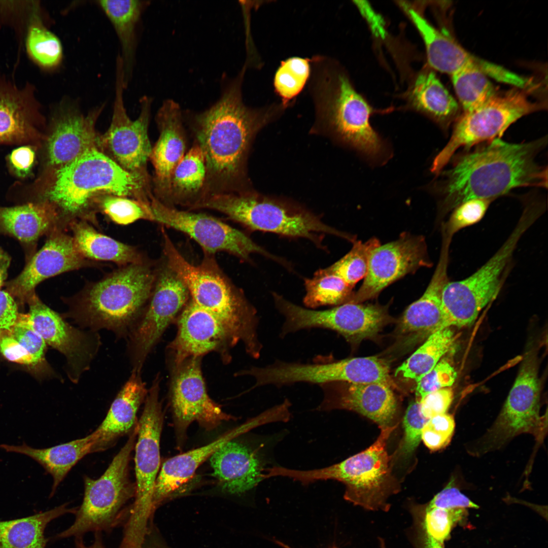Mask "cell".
<instances>
[{
	"instance_id": "1",
	"label": "cell",
	"mask_w": 548,
	"mask_h": 548,
	"mask_svg": "<svg viewBox=\"0 0 548 548\" xmlns=\"http://www.w3.org/2000/svg\"><path fill=\"white\" fill-rule=\"evenodd\" d=\"M546 144V137L521 144L498 138L460 156L451 168L439 174L436 187L442 196V212L471 199L492 200L518 187L546 188L547 167L535 158Z\"/></svg>"
},
{
	"instance_id": "2",
	"label": "cell",
	"mask_w": 548,
	"mask_h": 548,
	"mask_svg": "<svg viewBox=\"0 0 548 548\" xmlns=\"http://www.w3.org/2000/svg\"><path fill=\"white\" fill-rule=\"evenodd\" d=\"M29 201H46L56 210L66 229L75 220L94 223L89 210L102 195L130 197L150 205L152 193L147 173L128 172L98 148H94L57 169H44L25 187Z\"/></svg>"
},
{
	"instance_id": "3",
	"label": "cell",
	"mask_w": 548,
	"mask_h": 548,
	"mask_svg": "<svg viewBox=\"0 0 548 548\" xmlns=\"http://www.w3.org/2000/svg\"><path fill=\"white\" fill-rule=\"evenodd\" d=\"M244 73L243 70L223 87L212 106L192 117L195 143L203 153L207 167L203 198L213 193L239 192L252 139L267 118L244 104L241 90Z\"/></svg>"
},
{
	"instance_id": "4",
	"label": "cell",
	"mask_w": 548,
	"mask_h": 548,
	"mask_svg": "<svg viewBox=\"0 0 548 548\" xmlns=\"http://www.w3.org/2000/svg\"><path fill=\"white\" fill-rule=\"evenodd\" d=\"M163 253L167 265L186 286L190 300L224 322L254 359L261 355L259 319L254 306L220 268L214 255L204 253L199 264H193L181 254L163 227Z\"/></svg>"
},
{
	"instance_id": "5",
	"label": "cell",
	"mask_w": 548,
	"mask_h": 548,
	"mask_svg": "<svg viewBox=\"0 0 548 548\" xmlns=\"http://www.w3.org/2000/svg\"><path fill=\"white\" fill-rule=\"evenodd\" d=\"M155 275L146 261L120 266L66 299L65 316L91 330L127 336L150 297Z\"/></svg>"
},
{
	"instance_id": "6",
	"label": "cell",
	"mask_w": 548,
	"mask_h": 548,
	"mask_svg": "<svg viewBox=\"0 0 548 548\" xmlns=\"http://www.w3.org/2000/svg\"><path fill=\"white\" fill-rule=\"evenodd\" d=\"M397 425L380 426L381 432L374 443L339 463L307 470L273 466L271 475L288 477L303 485L336 480L345 485L346 500L368 510L387 511L390 508L389 498L398 491L386 449L388 438Z\"/></svg>"
},
{
	"instance_id": "7",
	"label": "cell",
	"mask_w": 548,
	"mask_h": 548,
	"mask_svg": "<svg viewBox=\"0 0 548 548\" xmlns=\"http://www.w3.org/2000/svg\"><path fill=\"white\" fill-rule=\"evenodd\" d=\"M201 209L220 212L251 230L305 238L320 247L326 234L351 242L354 238L326 224L304 208L243 192L209 194L196 203L191 210Z\"/></svg>"
},
{
	"instance_id": "8",
	"label": "cell",
	"mask_w": 548,
	"mask_h": 548,
	"mask_svg": "<svg viewBox=\"0 0 548 548\" xmlns=\"http://www.w3.org/2000/svg\"><path fill=\"white\" fill-rule=\"evenodd\" d=\"M137 426L104 473L94 480L84 476V495L74 523L55 539L83 537L90 532H110L125 524L130 510L127 504L134 498L136 486L130 478L129 462L134 449Z\"/></svg>"
},
{
	"instance_id": "9",
	"label": "cell",
	"mask_w": 548,
	"mask_h": 548,
	"mask_svg": "<svg viewBox=\"0 0 548 548\" xmlns=\"http://www.w3.org/2000/svg\"><path fill=\"white\" fill-rule=\"evenodd\" d=\"M542 211L535 204L527 206L507 239L487 262L466 279L446 284L441 300L451 326L472 325L481 311L495 298L520 239Z\"/></svg>"
},
{
	"instance_id": "10",
	"label": "cell",
	"mask_w": 548,
	"mask_h": 548,
	"mask_svg": "<svg viewBox=\"0 0 548 548\" xmlns=\"http://www.w3.org/2000/svg\"><path fill=\"white\" fill-rule=\"evenodd\" d=\"M159 384L157 378L148 392L137 424V441L134 446L136 491L123 534V539L131 543L140 542L144 538L155 510L153 498L159 471L160 440L163 422L159 400Z\"/></svg>"
},
{
	"instance_id": "11",
	"label": "cell",
	"mask_w": 548,
	"mask_h": 548,
	"mask_svg": "<svg viewBox=\"0 0 548 548\" xmlns=\"http://www.w3.org/2000/svg\"><path fill=\"white\" fill-rule=\"evenodd\" d=\"M528 89L514 87L502 93L497 92L481 106L463 113L456 121L448 144L435 157L431 172L438 175L458 149L500 138L517 120L543 109V103L529 99Z\"/></svg>"
},
{
	"instance_id": "12",
	"label": "cell",
	"mask_w": 548,
	"mask_h": 548,
	"mask_svg": "<svg viewBox=\"0 0 548 548\" xmlns=\"http://www.w3.org/2000/svg\"><path fill=\"white\" fill-rule=\"evenodd\" d=\"M319 93L325 117L338 138L369 159L385 158V144L370 124L373 109L345 73L328 78Z\"/></svg>"
},
{
	"instance_id": "13",
	"label": "cell",
	"mask_w": 548,
	"mask_h": 548,
	"mask_svg": "<svg viewBox=\"0 0 548 548\" xmlns=\"http://www.w3.org/2000/svg\"><path fill=\"white\" fill-rule=\"evenodd\" d=\"M277 310L284 317L281 337L298 331L321 328L334 331L351 344L375 336L390 321L386 306L346 302L324 310L302 307L272 293Z\"/></svg>"
},
{
	"instance_id": "14",
	"label": "cell",
	"mask_w": 548,
	"mask_h": 548,
	"mask_svg": "<svg viewBox=\"0 0 548 548\" xmlns=\"http://www.w3.org/2000/svg\"><path fill=\"white\" fill-rule=\"evenodd\" d=\"M540 385L535 355H525L502 410L495 422L480 440L487 452L499 449L518 435L529 433L542 439L546 430V418L541 417Z\"/></svg>"
},
{
	"instance_id": "15",
	"label": "cell",
	"mask_w": 548,
	"mask_h": 548,
	"mask_svg": "<svg viewBox=\"0 0 548 548\" xmlns=\"http://www.w3.org/2000/svg\"><path fill=\"white\" fill-rule=\"evenodd\" d=\"M151 209L154 221L182 232L195 241L204 253L214 255L224 252L243 261L252 254H259L283 265L285 261L255 243L241 231L219 219L207 214L180 210L166 205L153 196Z\"/></svg>"
},
{
	"instance_id": "16",
	"label": "cell",
	"mask_w": 548,
	"mask_h": 548,
	"mask_svg": "<svg viewBox=\"0 0 548 548\" xmlns=\"http://www.w3.org/2000/svg\"><path fill=\"white\" fill-rule=\"evenodd\" d=\"M125 89L122 62L118 56L112 120L108 130L98 136L97 148L125 170L145 173L152 148L148 134L152 100L147 96L142 97L140 114L132 120L124 107Z\"/></svg>"
},
{
	"instance_id": "17",
	"label": "cell",
	"mask_w": 548,
	"mask_h": 548,
	"mask_svg": "<svg viewBox=\"0 0 548 548\" xmlns=\"http://www.w3.org/2000/svg\"><path fill=\"white\" fill-rule=\"evenodd\" d=\"M190 297L185 283L165 261L156 270L145 313L128 335L133 370L141 371L147 356L167 326L188 303Z\"/></svg>"
},
{
	"instance_id": "18",
	"label": "cell",
	"mask_w": 548,
	"mask_h": 548,
	"mask_svg": "<svg viewBox=\"0 0 548 548\" xmlns=\"http://www.w3.org/2000/svg\"><path fill=\"white\" fill-rule=\"evenodd\" d=\"M29 321L46 345L62 353L66 360V371L71 381L77 383L89 369L100 345L96 331L78 329L68 323L38 297L28 299Z\"/></svg>"
},
{
	"instance_id": "19",
	"label": "cell",
	"mask_w": 548,
	"mask_h": 548,
	"mask_svg": "<svg viewBox=\"0 0 548 548\" xmlns=\"http://www.w3.org/2000/svg\"><path fill=\"white\" fill-rule=\"evenodd\" d=\"M431 265L424 237L403 233L397 239L371 251L364 281L346 302L361 303L374 298L396 280Z\"/></svg>"
},
{
	"instance_id": "20",
	"label": "cell",
	"mask_w": 548,
	"mask_h": 548,
	"mask_svg": "<svg viewBox=\"0 0 548 548\" xmlns=\"http://www.w3.org/2000/svg\"><path fill=\"white\" fill-rule=\"evenodd\" d=\"M176 367L170 399L179 440H183L193 422L210 431L232 419L209 397L202 375L200 357L188 358Z\"/></svg>"
},
{
	"instance_id": "21",
	"label": "cell",
	"mask_w": 548,
	"mask_h": 548,
	"mask_svg": "<svg viewBox=\"0 0 548 548\" xmlns=\"http://www.w3.org/2000/svg\"><path fill=\"white\" fill-rule=\"evenodd\" d=\"M102 110V106L97 107L85 116L69 101H61L41 146L44 147V169L61 168L98 148L95 125Z\"/></svg>"
},
{
	"instance_id": "22",
	"label": "cell",
	"mask_w": 548,
	"mask_h": 548,
	"mask_svg": "<svg viewBox=\"0 0 548 548\" xmlns=\"http://www.w3.org/2000/svg\"><path fill=\"white\" fill-rule=\"evenodd\" d=\"M94 264L79 252L66 229L58 226L47 234L44 246L21 272L7 283L6 291L19 302L27 303L35 293L36 287L44 280Z\"/></svg>"
},
{
	"instance_id": "23",
	"label": "cell",
	"mask_w": 548,
	"mask_h": 548,
	"mask_svg": "<svg viewBox=\"0 0 548 548\" xmlns=\"http://www.w3.org/2000/svg\"><path fill=\"white\" fill-rule=\"evenodd\" d=\"M44 118L34 86L19 87L0 77V145H30L40 149L45 134Z\"/></svg>"
},
{
	"instance_id": "24",
	"label": "cell",
	"mask_w": 548,
	"mask_h": 548,
	"mask_svg": "<svg viewBox=\"0 0 548 548\" xmlns=\"http://www.w3.org/2000/svg\"><path fill=\"white\" fill-rule=\"evenodd\" d=\"M409 17L421 35L426 50L429 65L434 69L451 76L466 67L480 71L497 81L521 87L524 78L504 67L473 55L455 40L431 25L416 11Z\"/></svg>"
},
{
	"instance_id": "25",
	"label": "cell",
	"mask_w": 548,
	"mask_h": 548,
	"mask_svg": "<svg viewBox=\"0 0 548 548\" xmlns=\"http://www.w3.org/2000/svg\"><path fill=\"white\" fill-rule=\"evenodd\" d=\"M238 342L224 322L190 300L179 316L177 334L169 347L177 366L191 357L213 351L224 352Z\"/></svg>"
},
{
	"instance_id": "26",
	"label": "cell",
	"mask_w": 548,
	"mask_h": 548,
	"mask_svg": "<svg viewBox=\"0 0 548 548\" xmlns=\"http://www.w3.org/2000/svg\"><path fill=\"white\" fill-rule=\"evenodd\" d=\"M319 386L323 397L316 408L318 411L352 410L372 420L379 426H389L396 413V399L388 384L333 382Z\"/></svg>"
},
{
	"instance_id": "27",
	"label": "cell",
	"mask_w": 548,
	"mask_h": 548,
	"mask_svg": "<svg viewBox=\"0 0 548 548\" xmlns=\"http://www.w3.org/2000/svg\"><path fill=\"white\" fill-rule=\"evenodd\" d=\"M159 136L150 159L154 168V196L166 204L171 174L186 152L183 111L173 99L164 100L156 116Z\"/></svg>"
},
{
	"instance_id": "28",
	"label": "cell",
	"mask_w": 548,
	"mask_h": 548,
	"mask_svg": "<svg viewBox=\"0 0 548 548\" xmlns=\"http://www.w3.org/2000/svg\"><path fill=\"white\" fill-rule=\"evenodd\" d=\"M272 420L270 413L265 410L208 444L176 455L165 461L159 470L154 487L153 498L154 509L188 482L198 467L222 446L253 428L271 423Z\"/></svg>"
},
{
	"instance_id": "29",
	"label": "cell",
	"mask_w": 548,
	"mask_h": 548,
	"mask_svg": "<svg viewBox=\"0 0 548 548\" xmlns=\"http://www.w3.org/2000/svg\"><path fill=\"white\" fill-rule=\"evenodd\" d=\"M389 373L388 363L375 356L334 360L329 356L318 355L311 362H298L294 368L295 378L298 383L319 386L333 382L391 385Z\"/></svg>"
},
{
	"instance_id": "30",
	"label": "cell",
	"mask_w": 548,
	"mask_h": 548,
	"mask_svg": "<svg viewBox=\"0 0 548 548\" xmlns=\"http://www.w3.org/2000/svg\"><path fill=\"white\" fill-rule=\"evenodd\" d=\"M451 239L442 237L437 265L422 296L410 304L403 313L398 326L402 335L428 337L431 334L450 326L444 311L441 295L449 281L448 266Z\"/></svg>"
},
{
	"instance_id": "31",
	"label": "cell",
	"mask_w": 548,
	"mask_h": 548,
	"mask_svg": "<svg viewBox=\"0 0 548 548\" xmlns=\"http://www.w3.org/2000/svg\"><path fill=\"white\" fill-rule=\"evenodd\" d=\"M210 461L213 475L228 493H244L264 480L265 467L261 457L255 450L234 439L219 448Z\"/></svg>"
},
{
	"instance_id": "32",
	"label": "cell",
	"mask_w": 548,
	"mask_h": 548,
	"mask_svg": "<svg viewBox=\"0 0 548 548\" xmlns=\"http://www.w3.org/2000/svg\"><path fill=\"white\" fill-rule=\"evenodd\" d=\"M147 393L140 372L132 370L113 401L105 419L93 432L96 440V452L113 446L119 438L129 434L136 427L137 412Z\"/></svg>"
},
{
	"instance_id": "33",
	"label": "cell",
	"mask_w": 548,
	"mask_h": 548,
	"mask_svg": "<svg viewBox=\"0 0 548 548\" xmlns=\"http://www.w3.org/2000/svg\"><path fill=\"white\" fill-rule=\"evenodd\" d=\"M96 444L92 432L84 438L47 448L36 449L23 442L17 446L0 444V449L27 456L42 466L53 478L51 497L72 468L87 454L96 452Z\"/></svg>"
},
{
	"instance_id": "34",
	"label": "cell",
	"mask_w": 548,
	"mask_h": 548,
	"mask_svg": "<svg viewBox=\"0 0 548 548\" xmlns=\"http://www.w3.org/2000/svg\"><path fill=\"white\" fill-rule=\"evenodd\" d=\"M58 226L61 227L58 215L46 201H32L15 206L0 207V233L11 235L22 243L33 244Z\"/></svg>"
},
{
	"instance_id": "35",
	"label": "cell",
	"mask_w": 548,
	"mask_h": 548,
	"mask_svg": "<svg viewBox=\"0 0 548 548\" xmlns=\"http://www.w3.org/2000/svg\"><path fill=\"white\" fill-rule=\"evenodd\" d=\"M67 228L78 250L89 260L112 262L120 267L146 261L136 248L98 232L87 221L75 220Z\"/></svg>"
},
{
	"instance_id": "36",
	"label": "cell",
	"mask_w": 548,
	"mask_h": 548,
	"mask_svg": "<svg viewBox=\"0 0 548 548\" xmlns=\"http://www.w3.org/2000/svg\"><path fill=\"white\" fill-rule=\"evenodd\" d=\"M410 108L447 130L458 118L456 100L432 71H424L416 78L407 95Z\"/></svg>"
},
{
	"instance_id": "37",
	"label": "cell",
	"mask_w": 548,
	"mask_h": 548,
	"mask_svg": "<svg viewBox=\"0 0 548 548\" xmlns=\"http://www.w3.org/2000/svg\"><path fill=\"white\" fill-rule=\"evenodd\" d=\"M112 24L121 49L125 88L133 69L136 46V30L147 2L135 0H102L96 2Z\"/></svg>"
},
{
	"instance_id": "38",
	"label": "cell",
	"mask_w": 548,
	"mask_h": 548,
	"mask_svg": "<svg viewBox=\"0 0 548 548\" xmlns=\"http://www.w3.org/2000/svg\"><path fill=\"white\" fill-rule=\"evenodd\" d=\"M411 539L415 548H444L455 525L467 512L463 508L431 506L427 503L410 509Z\"/></svg>"
},
{
	"instance_id": "39",
	"label": "cell",
	"mask_w": 548,
	"mask_h": 548,
	"mask_svg": "<svg viewBox=\"0 0 548 548\" xmlns=\"http://www.w3.org/2000/svg\"><path fill=\"white\" fill-rule=\"evenodd\" d=\"M207 167L203 153L194 143L171 174L166 205H181L189 210L203 196Z\"/></svg>"
},
{
	"instance_id": "40",
	"label": "cell",
	"mask_w": 548,
	"mask_h": 548,
	"mask_svg": "<svg viewBox=\"0 0 548 548\" xmlns=\"http://www.w3.org/2000/svg\"><path fill=\"white\" fill-rule=\"evenodd\" d=\"M63 503L50 510L34 515L0 521V548H46L45 536L47 525L68 513L75 514L78 507L70 508Z\"/></svg>"
},
{
	"instance_id": "41",
	"label": "cell",
	"mask_w": 548,
	"mask_h": 548,
	"mask_svg": "<svg viewBox=\"0 0 548 548\" xmlns=\"http://www.w3.org/2000/svg\"><path fill=\"white\" fill-rule=\"evenodd\" d=\"M451 327L440 329L427 337L422 345L397 368L395 375L418 382L450 351L455 340Z\"/></svg>"
},
{
	"instance_id": "42",
	"label": "cell",
	"mask_w": 548,
	"mask_h": 548,
	"mask_svg": "<svg viewBox=\"0 0 548 548\" xmlns=\"http://www.w3.org/2000/svg\"><path fill=\"white\" fill-rule=\"evenodd\" d=\"M304 282L306 293L303 302L308 309L341 304L353 293V287L339 277L327 273L323 269L317 270L312 278H305Z\"/></svg>"
},
{
	"instance_id": "43",
	"label": "cell",
	"mask_w": 548,
	"mask_h": 548,
	"mask_svg": "<svg viewBox=\"0 0 548 548\" xmlns=\"http://www.w3.org/2000/svg\"><path fill=\"white\" fill-rule=\"evenodd\" d=\"M26 47L29 56L43 69H56L62 62L63 49L60 40L46 27L37 14L27 29Z\"/></svg>"
},
{
	"instance_id": "44",
	"label": "cell",
	"mask_w": 548,
	"mask_h": 548,
	"mask_svg": "<svg viewBox=\"0 0 548 548\" xmlns=\"http://www.w3.org/2000/svg\"><path fill=\"white\" fill-rule=\"evenodd\" d=\"M451 76L463 113L481 106L497 92L488 77L476 68H464Z\"/></svg>"
},
{
	"instance_id": "45",
	"label": "cell",
	"mask_w": 548,
	"mask_h": 548,
	"mask_svg": "<svg viewBox=\"0 0 548 548\" xmlns=\"http://www.w3.org/2000/svg\"><path fill=\"white\" fill-rule=\"evenodd\" d=\"M380 245L379 239L375 237L365 243L355 240L351 250L347 254L323 269L327 273L339 277L354 287L357 282L365 278L370 253Z\"/></svg>"
},
{
	"instance_id": "46",
	"label": "cell",
	"mask_w": 548,
	"mask_h": 548,
	"mask_svg": "<svg viewBox=\"0 0 548 548\" xmlns=\"http://www.w3.org/2000/svg\"><path fill=\"white\" fill-rule=\"evenodd\" d=\"M94 203L113 222L128 225L139 220L154 221L151 206L137 199L114 195L96 197Z\"/></svg>"
},
{
	"instance_id": "47",
	"label": "cell",
	"mask_w": 548,
	"mask_h": 548,
	"mask_svg": "<svg viewBox=\"0 0 548 548\" xmlns=\"http://www.w3.org/2000/svg\"><path fill=\"white\" fill-rule=\"evenodd\" d=\"M310 71L307 59L292 57L282 62L276 73L274 85L284 104L301 91L308 79Z\"/></svg>"
},
{
	"instance_id": "48",
	"label": "cell",
	"mask_w": 548,
	"mask_h": 548,
	"mask_svg": "<svg viewBox=\"0 0 548 548\" xmlns=\"http://www.w3.org/2000/svg\"><path fill=\"white\" fill-rule=\"evenodd\" d=\"M492 200L474 199L465 201L455 208L446 223L442 232L452 237L465 227L478 223L484 216Z\"/></svg>"
},
{
	"instance_id": "49",
	"label": "cell",
	"mask_w": 548,
	"mask_h": 548,
	"mask_svg": "<svg viewBox=\"0 0 548 548\" xmlns=\"http://www.w3.org/2000/svg\"><path fill=\"white\" fill-rule=\"evenodd\" d=\"M14 337L28 352L41 367L47 365L45 358L46 344L31 326L27 314H20L10 329Z\"/></svg>"
},
{
	"instance_id": "50",
	"label": "cell",
	"mask_w": 548,
	"mask_h": 548,
	"mask_svg": "<svg viewBox=\"0 0 548 548\" xmlns=\"http://www.w3.org/2000/svg\"><path fill=\"white\" fill-rule=\"evenodd\" d=\"M455 422L452 415L443 414L428 420L422 430L421 439L430 450H439L450 442L454 434Z\"/></svg>"
},
{
	"instance_id": "51",
	"label": "cell",
	"mask_w": 548,
	"mask_h": 548,
	"mask_svg": "<svg viewBox=\"0 0 548 548\" xmlns=\"http://www.w3.org/2000/svg\"><path fill=\"white\" fill-rule=\"evenodd\" d=\"M457 373L454 367L445 359L438 363L418 382L416 388V401L435 391L450 387L455 382Z\"/></svg>"
},
{
	"instance_id": "52",
	"label": "cell",
	"mask_w": 548,
	"mask_h": 548,
	"mask_svg": "<svg viewBox=\"0 0 548 548\" xmlns=\"http://www.w3.org/2000/svg\"><path fill=\"white\" fill-rule=\"evenodd\" d=\"M428 420L422 415L418 401H413L409 404L403 421L405 434L401 452L403 455L410 454L418 447L421 440L422 429Z\"/></svg>"
},
{
	"instance_id": "53",
	"label": "cell",
	"mask_w": 548,
	"mask_h": 548,
	"mask_svg": "<svg viewBox=\"0 0 548 548\" xmlns=\"http://www.w3.org/2000/svg\"><path fill=\"white\" fill-rule=\"evenodd\" d=\"M38 149L32 145H21L8 154L7 164L13 176L20 179H27L32 176Z\"/></svg>"
},
{
	"instance_id": "54",
	"label": "cell",
	"mask_w": 548,
	"mask_h": 548,
	"mask_svg": "<svg viewBox=\"0 0 548 548\" xmlns=\"http://www.w3.org/2000/svg\"><path fill=\"white\" fill-rule=\"evenodd\" d=\"M427 504L431 506L447 508H477L478 506L462 493L452 478L441 491Z\"/></svg>"
},
{
	"instance_id": "55",
	"label": "cell",
	"mask_w": 548,
	"mask_h": 548,
	"mask_svg": "<svg viewBox=\"0 0 548 548\" xmlns=\"http://www.w3.org/2000/svg\"><path fill=\"white\" fill-rule=\"evenodd\" d=\"M454 399L452 388H442L426 395L419 401L422 415L429 419L437 415L446 413Z\"/></svg>"
},
{
	"instance_id": "56",
	"label": "cell",
	"mask_w": 548,
	"mask_h": 548,
	"mask_svg": "<svg viewBox=\"0 0 548 548\" xmlns=\"http://www.w3.org/2000/svg\"><path fill=\"white\" fill-rule=\"evenodd\" d=\"M0 353L8 360L13 362L25 365L39 366L14 337L10 329L0 331Z\"/></svg>"
},
{
	"instance_id": "57",
	"label": "cell",
	"mask_w": 548,
	"mask_h": 548,
	"mask_svg": "<svg viewBox=\"0 0 548 548\" xmlns=\"http://www.w3.org/2000/svg\"><path fill=\"white\" fill-rule=\"evenodd\" d=\"M356 4L365 17L374 33L384 37L385 30L384 24L381 16H379L365 2L356 1Z\"/></svg>"
},
{
	"instance_id": "58",
	"label": "cell",
	"mask_w": 548,
	"mask_h": 548,
	"mask_svg": "<svg viewBox=\"0 0 548 548\" xmlns=\"http://www.w3.org/2000/svg\"><path fill=\"white\" fill-rule=\"evenodd\" d=\"M10 262V257L0 247V289L7 277Z\"/></svg>"
},
{
	"instance_id": "59",
	"label": "cell",
	"mask_w": 548,
	"mask_h": 548,
	"mask_svg": "<svg viewBox=\"0 0 548 548\" xmlns=\"http://www.w3.org/2000/svg\"><path fill=\"white\" fill-rule=\"evenodd\" d=\"M101 532H94V538L92 544L88 546L84 544L83 537H76L75 548H105Z\"/></svg>"
},
{
	"instance_id": "60",
	"label": "cell",
	"mask_w": 548,
	"mask_h": 548,
	"mask_svg": "<svg viewBox=\"0 0 548 548\" xmlns=\"http://www.w3.org/2000/svg\"><path fill=\"white\" fill-rule=\"evenodd\" d=\"M10 302L8 295L4 291H0V324L6 318L9 310Z\"/></svg>"
},
{
	"instance_id": "61",
	"label": "cell",
	"mask_w": 548,
	"mask_h": 548,
	"mask_svg": "<svg viewBox=\"0 0 548 548\" xmlns=\"http://www.w3.org/2000/svg\"><path fill=\"white\" fill-rule=\"evenodd\" d=\"M140 548H160L152 539L150 529L146 534Z\"/></svg>"
},
{
	"instance_id": "62",
	"label": "cell",
	"mask_w": 548,
	"mask_h": 548,
	"mask_svg": "<svg viewBox=\"0 0 548 548\" xmlns=\"http://www.w3.org/2000/svg\"><path fill=\"white\" fill-rule=\"evenodd\" d=\"M379 548H386V545L384 540L381 538H379Z\"/></svg>"
},
{
	"instance_id": "63",
	"label": "cell",
	"mask_w": 548,
	"mask_h": 548,
	"mask_svg": "<svg viewBox=\"0 0 548 548\" xmlns=\"http://www.w3.org/2000/svg\"><path fill=\"white\" fill-rule=\"evenodd\" d=\"M276 542H277V543L278 544H280V545H281L282 546H283V547H284V548H292V547H290V546H288V545H286L285 544H284V543H282V542H279V541H276ZM331 548H337V547H331Z\"/></svg>"
}]
</instances>
